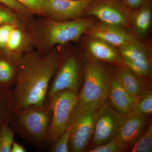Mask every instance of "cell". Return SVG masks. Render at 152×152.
Returning a JSON list of instances; mask_svg holds the SVG:
<instances>
[{
    "mask_svg": "<svg viewBox=\"0 0 152 152\" xmlns=\"http://www.w3.org/2000/svg\"><path fill=\"white\" fill-rule=\"evenodd\" d=\"M61 53L56 46L47 52L30 50L22 55L12 89L14 111L46 103Z\"/></svg>",
    "mask_w": 152,
    "mask_h": 152,
    "instance_id": "6da1fadb",
    "label": "cell"
},
{
    "mask_svg": "<svg viewBox=\"0 0 152 152\" xmlns=\"http://www.w3.org/2000/svg\"><path fill=\"white\" fill-rule=\"evenodd\" d=\"M96 21L92 16L65 21L46 17L31 21L26 28L32 44L38 51L45 53L55 47L79 41Z\"/></svg>",
    "mask_w": 152,
    "mask_h": 152,
    "instance_id": "7a4b0ae2",
    "label": "cell"
},
{
    "mask_svg": "<svg viewBox=\"0 0 152 152\" xmlns=\"http://www.w3.org/2000/svg\"><path fill=\"white\" fill-rule=\"evenodd\" d=\"M110 64L91 58L83 69L84 82L72 114L96 110L108 100Z\"/></svg>",
    "mask_w": 152,
    "mask_h": 152,
    "instance_id": "3957f363",
    "label": "cell"
},
{
    "mask_svg": "<svg viewBox=\"0 0 152 152\" xmlns=\"http://www.w3.org/2000/svg\"><path fill=\"white\" fill-rule=\"evenodd\" d=\"M52 115L48 103L14 111L9 124L15 134L36 147L49 145L48 132Z\"/></svg>",
    "mask_w": 152,
    "mask_h": 152,
    "instance_id": "277c9868",
    "label": "cell"
},
{
    "mask_svg": "<svg viewBox=\"0 0 152 152\" xmlns=\"http://www.w3.org/2000/svg\"><path fill=\"white\" fill-rule=\"evenodd\" d=\"M77 98L78 96L70 90L65 89L56 93L47 100L52 112L48 132L49 145H51L66 130Z\"/></svg>",
    "mask_w": 152,
    "mask_h": 152,
    "instance_id": "5b68a950",
    "label": "cell"
},
{
    "mask_svg": "<svg viewBox=\"0 0 152 152\" xmlns=\"http://www.w3.org/2000/svg\"><path fill=\"white\" fill-rule=\"evenodd\" d=\"M82 72L78 55L73 52L64 56L61 53L58 66L50 83L47 100L56 93L65 89L70 90L78 96Z\"/></svg>",
    "mask_w": 152,
    "mask_h": 152,
    "instance_id": "8992f818",
    "label": "cell"
},
{
    "mask_svg": "<svg viewBox=\"0 0 152 152\" xmlns=\"http://www.w3.org/2000/svg\"><path fill=\"white\" fill-rule=\"evenodd\" d=\"M134 11L128 8L121 0H93L86 11V16L131 29V20Z\"/></svg>",
    "mask_w": 152,
    "mask_h": 152,
    "instance_id": "52a82bcc",
    "label": "cell"
},
{
    "mask_svg": "<svg viewBox=\"0 0 152 152\" xmlns=\"http://www.w3.org/2000/svg\"><path fill=\"white\" fill-rule=\"evenodd\" d=\"M125 116L111 105L108 101L95 111L93 148L103 145L116 137Z\"/></svg>",
    "mask_w": 152,
    "mask_h": 152,
    "instance_id": "ba28073f",
    "label": "cell"
},
{
    "mask_svg": "<svg viewBox=\"0 0 152 152\" xmlns=\"http://www.w3.org/2000/svg\"><path fill=\"white\" fill-rule=\"evenodd\" d=\"M96 110L71 114L69 123L72 127L69 144V152H83L86 149L94 135V114Z\"/></svg>",
    "mask_w": 152,
    "mask_h": 152,
    "instance_id": "9c48e42d",
    "label": "cell"
},
{
    "mask_svg": "<svg viewBox=\"0 0 152 152\" xmlns=\"http://www.w3.org/2000/svg\"><path fill=\"white\" fill-rule=\"evenodd\" d=\"M93 0H46L44 16L58 21L83 18Z\"/></svg>",
    "mask_w": 152,
    "mask_h": 152,
    "instance_id": "30bf717a",
    "label": "cell"
},
{
    "mask_svg": "<svg viewBox=\"0 0 152 152\" xmlns=\"http://www.w3.org/2000/svg\"><path fill=\"white\" fill-rule=\"evenodd\" d=\"M84 35L103 40L117 48L140 39L130 29L100 21L94 22Z\"/></svg>",
    "mask_w": 152,
    "mask_h": 152,
    "instance_id": "8fae6325",
    "label": "cell"
},
{
    "mask_svg": "<svg viewBox=\"0 0 152 152\" xmlns=\"http://www.w3.org/2000/svg\"><path fill=\"white\" fill-rule=\"evenodd\" d=\"M149 116L134 111L125 116L117 137L127 149L132 148L146 131L151 123Z\"/></svg>",
    "mask_w": 152,
    "mask_h": 152,
    "instance_id": "7c38bea8",
    "label": "cell"
},
{
    "mask_svg": "<svg viewBox=\"0 0 152 152\" xmlns=\"http://www.w3.org/2000/svg\"><path fill=\"white\" fill-rule=\"evenodd\" d=\"M83 42L93 59L117 65H124L123 58L117 48L99 38L84 35Z\"/></svg>",
    "mask_w": 152,
    "mask_h": 152,
    "instance_id": "4fadbf2b",
    "label": "cell"
},
{
    "mask_svg": "<svg viewBox=\"0 0 152 152\" xmlns=\"http://www.w3.org/2000/svg\"><path fill=\"white\" fill-rule=\"evenodd\" d=\"M138 99L125 90L113 68L108 95L109 102L112 107L125 116L134 109Z\"/></svg>",
    "mask_w": 152,
    "mask_h": 152,
    "instance_id": "5bb4252c",
    "label": "cell"
},
{
    "mask_svg": "<svg viewBox=\"0 0 152 152\" xmlns=\"http://www.w3.org/2000/svg\"><path fill=\"white\" fill-rule=\"evenodd\" d=\"M152 24V0H149L134 11L131 20V30L135 35L146 41L149 35Z\"/></svg>",
    "mask_w": 152,
    "mask_h": 152,
    "instance_id": "9a60e30c",
    "label": "cell"
},
{
    "mask_svg": "<svg viewBox=\"0 0 152 152\" xmlns=\"http://www.w3.org/2000/svg\"><path fill=\"white\" fill-rule=\"evenodd\" d=\"M120 83L129 94L139 98L146 88L143 78L124 65H117L114 68Z\"/></svg>",
    "mask_w": 152,
    "mask_h": 152,
    "instance_id": "2e32d148",
    "label": "cell"
},
{
    "mask_svg": "<svg viewBox=\"0 0 152 152\" xmlns=\"http://www.w3.org/2000/svg\"><path fill=\"white\" fill-rule=\"evenodd\" d=\"M123 61L152 60L151 50L146 41L139 40L118 48Z\"/></svg>",
    "mask_w": 152,
    "mask_h": 152,
    "instance_id": "e0dca14e",
    "label": "cell"
},
{
    "mask_svg": "<svg viewBox=\"0 0 152 152\" xmlns=\"http://www.w3.org/2000/svg\"><path fill=\"white\" fill-rule=\"evenodd\" d=\"M6 56L0 57V86L12 88L16 81L21 57Z\"/></svg>",
    "mask_w": 152,
    "mask_h": 152,
    "instance_id": "ac0fdd59",
    "label": "cell"
},
{
    "mask_svg": "<svg viewBox=\"0 0 152 152\" xmlns=\"http://www.w3.org/2000/svg\"><path fill=\"white\" fill-rule=\"evenodd\" d=\"M13 112L12 89L0 86V128L9 124Z\"/></svg>",
    "mask_w": 152,
    "mask_h": 152,
    "instance_id": "d6986e66",
    "label": "cell"
},
{
    "mask_svg": "<svg viewBox=\"0 0 152 152\" xmlns=\"http://www.w3.org/2000/svg\"><path fill=\"white\" fill-rule=\"evenodd\" d=\"M148 85L139 97L135 108L133 111L150 115L152 113V92L151 87L148 86Z\"/></svg>",
    "mask_w": 152,
    "mask_h": 152,
    "instance_id": "ffe728a7",
    "label": "cell"
},
{
    "mask_svg": "<svg viewBox=\"0 0 152 152\" xmlns=\"http://www.w3.org/2000/svg\"><path fill=\"white\" fill-rule=\"evenodd\" d=\"M6 123L0 128V152H11L15 134L12 128Z\"/></svg>",
    "mask_w": 152,
    "mask_h": 152,
    "instance_id": "44dd1931",
    "label": "cell"
},
{
    "mask_svg": "<svg viewBox=\"0 0 152 152\" xmlns=\"http://www.w3.org/2000/svg\"><path fill=\"white\" fill-rule=\"evenodd\" d=\"M152 151V124L150 123L144 134L134 145L131 152H151Z\"/></svg>",
    "mask_w": 152,
    "mask_h": 152,
    "instance_id": "7402d4cb",
    "label": "cell"
},
{
    "mask_svg": "<svg viewBox=\"0 0 152 152\" xmlns=\"http://www.w3.org/2000/svg\"><path fill=\"white\" fill-rule=\"evenodd\" d=\"M22 20L15 12L0 3V26L5 24H16L24 26Z\"/></svg>",
    "mask_w": 152,
    "mask_h": 152,
    "instance_id": "603a6c76",
    "label": "cell"
},
{
    "mask_svg": "<svg viewBox=\"0 0 152 152\" xmlns=\"http://www.w3.org/2000/svg\"><path fill=\"white\" fill-rule=\"evenodd\" d=\"M72 129L71 125L69 124L66 130L50 145V151L51 152H69V144Z\"/></svg>",
    "mask_w": 152,
    "mask_h": 152,
    "instance_id": "cb8c5ba5",
    "label": "cell"
},
{
    "mask_svg": "<svg viewBox=\"0 0 152 152\" xmlns=\"http://www.w3.org/2000/svg\"><path fill=\"white\" fill-rule=\"evenodd\" d=\"M127 150L122 143L116 137L105 144L92 148L88 152H120L126 151Z\"/></svg>",
    "mask_w": 152,
    "mask_h": 152,
    "instance_id": "d4e9b609",
    "label": "cell"
},
{
    "mask_svg": "<svg viewBox=\"0 0 152 152\" xmlns=\"http://www.w3.org/2000/svg\"><path fill=\"white\" fill-rule=\"evenodd\" d=\"M0 3L10 8L15 12L20 17V18L24 21H27L31 17V12L17 0H0Z\"/></svg>",
    "mask_w": 152,
    "mask_h": 152,
    "instance_id": "484cf974",
    "label": "cell"
},
{
    "mask_svg": "<svg viewBox=\"0 0 152 152\" xmlns=\"http://www.w3.org/2000/svg\"><path fill=\"white\" fill-rule=\"evenodd\" d=\"M25 6L31 13L44 16V6L46 0H17Z\"/></svg>",
    "mask_w": 152,
    "mask_h": 152,
    "instance_id": "4316f807",
    "label": "cell"
},
{
    "mask_svg": "<svg viewBox=\"0 0 152 152\" xmlns=\"http://www.w3.org/2000/svg\"><path fill=\"white\" fill-rule=\"evenodd\" d=\"M14 25L16 24H5L0 26V48L5 49L9 35Z\"/></svg>",
    "mask_w": 152,
    "mask_h": 152,
    "instance_id": "83f0119b",
    "label": "cell"
},
{
    "mask_svg": "<svg viewBox=\"0 0 152 152\" xmlns=\"http://www.w3.org/2000/svg\"><path fill=\"white\" fill-rule=\"evenodd\" d=\"M125 5L130 10L135 11L143 5L149 0H121Z\"/></svg>",
    "mask_w": 152,
    "mask_h": 152,
    "instance_id": "f1b7e54d",
    "label": "cell"
},
{
    "mask_svg": "<svg viewBox=\"0 0 152 152\" xmlns=\"http://www.w3.org/2000/svg\"><path fill=\"white\" fill-rule=\"evenodd\" d=\"M26 150L23 146L20 145L18 143L15 141L13 142L11 148V152H26Z\"/></svg>",
    "mask_w": 152,
    "mask_h": 152,
    "instance_id": "f546056e",
    "label": "cell"
},
{
    "mask_svg": "<svg viewBox=\"0 0 152 152\" xmlns=\"http://www.w3.org/2000/svg\"><path fill=\"white\" fill-rule=\"evenodd\" d=\"M69 1H75V0H69Z\"/></svg>",
    "mask_w": 152,
    "mask_h": 152,
    "instance_id": "4dcf8cb0",
    "label": "cell"
}]
</instances>
